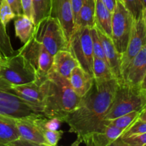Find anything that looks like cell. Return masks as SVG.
<instances>
[{"label":"cell","mask_w":146,"mask_h":146,"mask_svg":"<svg viewBox=\"0 0 146 146\" xmlns=\"http://www.w3.org/2000/svg\"><path fill=\"white\" fill-rule=\"evenodd\" d=\"M142 1L143 7V9L146 8V0H141Z\"/></svg>","instance_id":"40"},{"label":"cell","mask_w":146,"mask_h":146,"mask_svg":"<svg viewBox=\"0 0 146 146\" xmlns=\"http://www.w3.org/2000/svg\"><path fill=\"white\" fill-rule=\"evenodd\" d=\"M15 35L19 39L25 44L31 38L35 30L34 21L24 14L16 15L14 18Z\"/></svg>","instance_id":"21"},{"label":"cell","mask_w":146,"mask_h":146,"mask_svg":"<svg viewBox=\"0 0 146 146\" xmlns=\"http://www.w3.org/2000/svg\"><path fill=\"white\" fill-rule=\"evenodd\" d=\"M146 44V28L142 17L134 19L126 50L121 57V73L124 74L131 60Z\"/></svg>","instance_id":"11"},{"label":"cell","mask_w":146,"mask_h":146,"mask_svg":"<svg viewBox=\"0 0 146 146\" xmlns=\"http://www.w3.org/2000/svg\"><path fill=\"white\" fill-rule=\"evenodd\" d=\"M138 118L141 120H142V121H146V106H145V108H144L143 109L142 111L140 112L139 117H138Z\"/></svg>","instance_id":"37"},{"label":"cell","mask_w":146,"mask_h":146,"mask_svg":"<svg viewBox=\"0 0 146 146\" xmlns=\"http://www.w3.org/2000/svg\"><path fill=\"white\" fill-rule=\"evenodd\" d=\"M112 12L110 11L101 1L96 0L95 27L106 35L111 37L112 35Z\"/></svg>","instance_id":"20"},{"label":"cell","mask_w":146,"mask_h":146,"mask_svg":"<svg viewBox=\"0 0 146 146\" xmlns=\"http://www.w3.org/2000/svg\"><path fill=\"white\" fill-rule=\"evenodd\" d=\"M20 1H21L23 14L34 21L32 0H20Z\"/></svg>","instance_id":"33"},{"label":"cell","mask_w":146,"mask_h":146,"mask_svg":"<svg viewBox=\"0 0 146 146\" xmlns=\"http://www.w3.org/2000/svg\"><path fill=\"white\" fill-rule=\"evenodd\" d=\"M68 51L76 58L78 65L94 77V56L91 28L77 27L74 29L68 41Z\"/></svg>","instance_id":"6"},{"label":"cell","mask_w":146,"mask_h":146,"mask_svg":"<svg viewBox=\"0 0 146 146\" xmlns=\"http://www.w3.org/2000/svg\"><path fill=\"white\" fill-rule=\"evenodd\" d=\"M98 36L104 47V54L107 63L111 68L115 79L118 81H123L121 73V57L122 55L117 51L111 37L106 35L97 28Z\"/></svg>","instance_id":"16"},{"label":"cell","mask_w":146,"mask_h":146,"mask_svg":"<svg viewBox=\"0 0 146 146\" xmlns=\"http://www.w3.org/2000/svg\"><path fill=\"white\" fill-rule=\"evenodd\" d=\"M51 16L58 19L69 41L74 30V16L71 0H53Z\"/></svg>","instance_id":"13"},{"label":"cell","mask_w":146,"mask_h":146,"mask_svg":"<svg viewBox=\"0 0 146 146\" xmlns=\"http://www.w3.org/2000/svg\"><path fill=\"white\" fill-rule=\"evenodd\" d=\"M5 58H0V66L2 65V64H4V61H5Z\"/></svg>","instance_id":"41"},{"label":"cell","mask_w":146,"mask_h":146,"mask_svg":"<svg viewBox=\"0 0 146 146\" xmlns=\"http://www.w3.org/2000/svg\"><path fill=\"white\" fill-rule=\"evenodd\" d=\"M146 106V93L140 86H134L125 81H118L112 103L105 115L111 120L132 111L141 112Z\"/></svg>","instance_id":"3"},{"label":"cell","mask_w":146,"mask_h":146,"mask_svg":"<svg viewBox=\"0 0 146 146\" xmlns=\"http://www.w3.org/2000/svg\"><path fill=\"white\" fill-rule=\"evenodd\" d=\"M144 133H146V121L138 118L130 126L123 131L119 138H126Z\"/></svg>","instance_id":"29"},{"label":"cell","mask_w":146,"mask_h":146,"mask_svg":"<svg viewBox=\"0 0 146 146\" xmlns=\"http://www.w3.org/2000/svg\"><path fill=\"white\" fill-rule=\"evenodd\" d=\"M125 8L128 10L134 19L142 17L143 7L141 0H122Z\"/></svg>","instance_id":"31"},{"label":"cell","mask_w":146,"mask_h":146,"mask_svg":"<svg viewBox=\"0 0 146 146\" xmlns=\"http://www.w3.org/2000/svg\"><path fill=\"white\" fill-rule=\"evenodd\" d=\"M140 111H132L111 120H108L111 125L124 131L139 117Z\"/></svg>","instance_id":"27"},{"label":"cell","mask_w":146,"mask_h":146,"mask_svg":"<svg viewBox=\"0 0 146 146\" xmlns=\"http://www.w3.org/2000/svg\"><path fill=\"white\" fill-rule=\"evenodd\" d=\"M140 87H141V88L143 90V91H145V92L146 93V74H145V76H144L142 81L141 82Z\"/></svg>","instance_id":"38"},{"label":"cell","mask_w":146,"mask_h":146,"mask_svg":"<svg viewBox=\"0 0 146 146\" xmlns=\"http://www.w3.org/2000/svg\"><path fill=\"white\" fill-rule=\"evenodd\" d=\"M69 82L74 92L78 96L82 97L92 86L94 77L80 66H77L71 71Z\"/></svg>","instance_id":"18"},{"label":"cell","mask_w":146,"mask_h":146,"mask_svg":"<svg viewBox=\"0 0 146 146\" xmlns=\"http://www.w3.org/2000/svg\"><path fill=\"white\" fill-rule=\"evenodd\" d=\"M134 19L122 0H116L112 13L111 38L117 51L122 55L126 50Z\"/></svg>","instance_id":"7"},{"label":"cell","mask_w":146,"mask_h":146,"mask_svg":"<svg viewBox=\"0 0 146 146\" xmlns=\"http://www.w3.org/2000/svg\"><path fill=\"white\" fill-rule=\"evenodd\" d=\"M34 23L37 24L41 19L51 16L53 0H32Z\"/></svg>","instance_id":"24"},{"label":"cell","mask_w":146,"mask_h":146,"mask_svg":"<svg viewBox=\"0 0 146 146\" xmlns=\"http://www.w3.org/2000/svg\"><path fill=\"white\" fill-rule=\"evenodd\" d=\"M0 114L15 118L44 116L29 104L2 89H0Z\"/></svg>","instance_id":"9"},{"label":"cell","mask_w":146,"mask_h":146,"mask_svg":"<svg viewBox=\"0 0 146 146\" xmlns=\"http://www.w3.org/2000/svg\"><path fill=\"white\" fill-rule=\"evenodd\" d=\"M0 78L14 85L29 84L38 79L37 74L29 61L17 53L5 58L0 66Z\"/></svg>","instance_id":"5"},{"label":"cell","mask_w":146,"mask_h":146,"mask_svg":"<svg viewBox=\"0 0 146 146\" xmlns=\"http://www.w3.org/2000/svg\"><path fill=\"white\" fill-rule=\"evenodd\" d=\"M91 38H92V44H93V51H94V56L98 58H102L104 61H106L105 54H104V47H103L102 43H101V39L98 36V32L96 29V27H93L91 29ZM108 64V63H107Z\"/></svg>","instance_id":"30"},{"label":"cell","mask_w":146,"mask_h":146,"mask_svg":"<svg viewBox=\"0 0 146 146\" xmlns=\"http://www.w3.org/2000/svg\"><path fill=\"white\" fill-rule=\"evenodd\" d=\"M16 17L15 13L12 10L11 7L8 4L7 0H2L0 4V20L4 27Z\"/></svg>","instance_id":"32"},{"label":"cell","mask_w":146,"mask_h":146,"mask_svg":"<svg viewBox=\"0 0 146 146\" xmlns=\"http://www.w3.org/2000/svg\"><path fill=\"white\" fill-rule=\"evenodd\" d=\"M38 81L43 94L44 116L65 122L67 115L76 108L81 97L74 92L69 79L51 68L44 78Z\"/></svg>","instance_id":"2"},{"label":"cell","mask_w":146,"mask_h":146,"mask_svg":"<svg viewBox=\"0 0 146 146\" xmlns=\"http://www.w3.org/2000/svg\"><path fill=\"white\" fill-rule=\"evenodd\" d=\"M112 145L143 146L146 145V133L139 135H132L126 138H118Z\"/></svg>","instance_id":"28"},{"label":"cell","mask_w":146,"mask_h":146,"mask_svg":"<svg viewBox=\"0 0 146 146\" xmlns=\"http://www.w3.org/2000/svg\"><path fill=\"white\" fill-rule=\"evenodd\" d=\"M118 81L115 78L103 83L94 81L89 91L81 97L76 108L65 120L69 131L77 135L76 142L85 135L104 129L108 121L105 115L112 103Z\"/></svg>","instance_id":"1"},{"label":"cell","mask_w":146,"mask_h":146,"mask_svg":"<svg viewBox=\"0 0 146 146\" xmlns=\"http://www.w3.org/2000/svg\"><path fill=\"white\" fill-rule=\"evenodd\" d=\"M146 74V44L133 57L123 74L125 82L134 86H140Z\"/></svg>","instance_id":"15"},{"label":"cell","mask_w":146,"mask_h":146,"mask_svg":"<svg viewBox=\"0 0 146 146\" xmlns=\"http://www.w3.org/2000/svg\"><path fill=\"white\" fill-rule=\"evenodd\" d=\"M0 50L5 58L11 56L17 53L13 48L9 36L8 35L6 27L0 20Z\"/></svg>","instance_id":"25"},{"label":"cell","mask_w":146,"mask_h":146,"mask_svg":"<svg viewBox=\"0 0 146 146\" xmlns=\"http://www.w3.org/2000/svg\"><path fill=\"white\" fill-rule=\"evenodd\" d=\"M41 117V116H40ZM38 118H34V121L35 123L36 124L37 126L38 127L40 130H41V133H42L43 135H44V138H45L47 144L48 146H55L58 144V141L61 139V136H62L63 131H58V130H52L48 129L44 127V125H41L38 121Z\"/></svg>","instance_id":"26"},{"label":"cell","mask_w":146,"mask_h":146,"mask_svg":"<svg viewBox=\"0 0 146 146\" xmlns=\"http://www.w3.org/2000/svg\"><path fill=\"white\" fill-rule=\"evenodd\" d=\"M123 131L122 129H120L111 125L108 121L104 129L91 133L85 135L79 141L73 143V145H78L81 143H84L88 146L112 145L114 141L121 136Z\"/></svg>","instance_id":"12"},{"label":"cell","mask_w":146,"mask_h":146,"mask_svg":"<svg viewBox=\"0 0 146 146\" xmlns=\"http://www.w3.org/2000/svg\"><path fill=\"white\" fill-rule=\"evenodd\" d=\"M18 52L25 57L33 66L36 71L38 80L44 78L52 67L54 56L51 55L33 36Z\"/></svg>","instance_id":"8"},{"label":"cell","mask_w":146,"mask_h":146,"mask_svg":"<svg viewBox=\"0 0 146 146\" xmlns=\"http://www.w3.org/2000/svg\"><path fill=\"white\" fill-rule=\"evenodd\" d=\"M95 9L96 0H85L80 9L78 19L74 29L77 27H95Z\"/></svg>","instance_id":"22"},{"label":"cell","mask_w":146,"mask_h":146,"mask_svg":"<svg viewBox=\"0 0 146 146\" xmlns=\"http://www.w3.org/2000/svg\"><path fill=\"white\" fill-rule=\"evenodd\" d=\"M33 36L54 56L61 50H68V41L59 21L49 16L35 25Z\"/></svg>","instance_id":"4"},{"label":"cell","mask_w":146,"mask_h":146,"mask_svg":"<svg viewBox=\"0 0 146 146\" xmlns=\"http://www.w3.org/2000/svg\"><path fill=\"white\" fill-rule=\"evenodd\" d=\"M0 58H5V57H4V56L3 55L2 53H1V50H0Z\"/></svg>","instance_id":"42"},{"label":"cell","mask_w":146,"mask_h":146,"mask_svg":"<svg viewBox=\"0 0 146 146\" xmlns=\"http://www.w3.org/2000/svg\"><path fill=\"white\" fill-rule=\"evenodd\" d=\"M19 138L15 118L0 114V145L11 146Z\"/></svg>","instance_id":"19"},{"label":"cell","mask_w":146,"mask_h":146,"mask_svg":"<svg viewBox=\"0 0 146 146\" xmlns=\"http://www.w3.org/2000/svg\"><path fill=\"white\" fill-rule=\"evenodd\" d=\"M0 89L19 97L44 115L43 94L40 87V82L38 80L29 84L14 85L0 78Z\"/></svg>","instance_id":"10"},{"label":"cell","mask_w":146,"mask_h":146,"mask_svg":"<svg viewBox=\"0 0 146 146\" xmlns=\"http://www.w3.org/2000/svg\"><path fill=\"white\" fill-rule=\"evenodd\" d=\"M77 66L78 63L68 50H61L54 55L51 69L69 79L71 71Z\"/></svg>","instance_id":"17"},{"label":"cell","mask_w":146,"mask_h":146,"mask_svg":"<svg viewBox=\"0 0 146 146\" xmlns=\"http://www.w3.org/2000/svg\"><path fill=\"white\" fill-rule=\"evenodd\" d=\"M104 5L107 7L110 11L113 13L114 8H115V4H116V0H101Z\"/></svg>","instance_id":"36"},{"label":"cell","mask_w":146,"mask_h":146,"mask_svg":"<svg viewBox=\"0 0 146 146\" xmlns=\"http://www.w3.org/2000/svg\"><path fill=\"white\" fill-rule=\"evenodd\" d=\"M143 19L144 24H145L146 28V8L143 9Z\"/></svg>","instance_id":"39"},{"label":"cell","mask_w":146,"mask_h":146,"mask_svg":"<svg viewBox=\"0 0 146 146\" xmlns=\"http://www.w3.org/2000/svg\"><path fill=\"white\" fill-rule=\"evenodd\" d=\"M7 1L8 4L10 5V7H11L14 12L15 13L16 15L23 14L21 1L20 0H7Z\"/></svg>","instance_id":"35"},{"label":"cell","mask_w":146,"mask_h":146,"mask_svg":"<svg viewBox=\"0 0 146 146\" xmlns=\"http://www.w3.org/2000/svg\"><path fill=\"white\" fill-rule=\"evenodd\" d=\"M93 73L94 81L97 83H103L115 78L106 61L96 56L94 57Z\"/></svg>","instance_id":"23"},{"label":"cell","mask_w":146,"mask_h":146,"mask_svg":"<svg viewBox=\"0 0 146 146\" xmlns=\"http://www.w3.org/2000/svg\"><path fill=\"white\" fill-rule=\"evenodd\" d=\"M36 118H15L20 137L31 146H48L34 119Z\"/></svg>","instance_id":"14"},{"label":"cell","mask_w":146,"mask_h":146,"mask_svg":"<svg viewBox=\"0 0 146 146\" xmlns=\"http://www.w3.org/2000/svg\"><path fill=\"white\" fill-rule=\"evenodd\" d=\"M85 0H71V7H72L73 16H74V27L78 19V14H79L80 9L81 7L84 4Z\"/></svg>","instance_id":"34"},{"label":"cell","mask_w":146,"mask_h":146,"mask_svg":"<svg viewBox=\"0 0 146 146\" xmlns=\"http://www.w3.org/2000/svg\"><path fill=\"white\" fill-rule=\"evenodd\" d=\"M1 1H2V0H0V4H1Z\"/></svg>","instance_id":"43"}]
</instances>
